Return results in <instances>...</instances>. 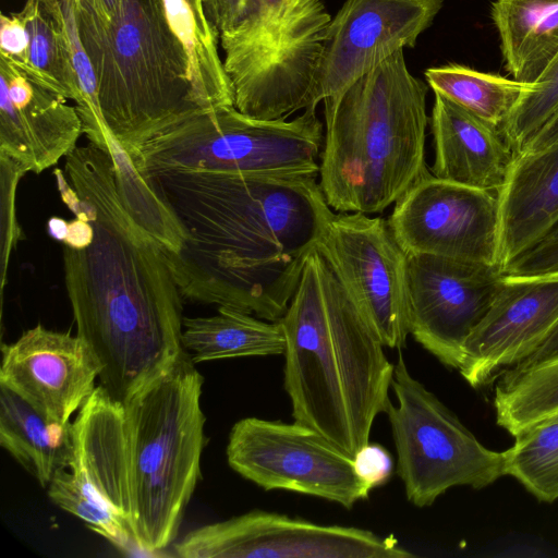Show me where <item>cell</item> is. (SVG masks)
I'll return each instance as SVG.
<instances>
[{"instance_id":"obj_38","label":"cell","mask_w":558,"mask_h":558,"mask_svg":"<svg viewBox=\"0 0 558 558\" xmlns=\"http://www.w3.org/2000/svg\"><path fill=\"white\" fill-rule=\"evenodd\" d=\"M558 352V322L554 328L549 331L547 337L541 343V345L534 351V353L521 364H527L532 362L545 359L554 353ZM519 364V365H521ZM517 366V365H515Z\"/></svg>"},{"instance_id":"obj_3","label":"cell","mask_w":558,"mask_h":558,"mask_svg":"<svg viewBox=\"0 0 558 558\" xmlns=\"http://www.w3.org/2000/svg\"><path fill=\"white\" fill-rule=\"evenodd\" d=\"M218 40L187 0H119L109 26L85 50L105 126L132 160L184 120L234 105Z\"/></svg>"},{"instance_id":"obj_11","label":"cell","mask_w":558,"mask_h":558,"mask_svg":"<svg viewBox=\"0 0 558 558\" xmlns=\"http://www.w3.org/2000/svg\"><path fill=\"white\" fill-rule=\"evenodd\" d=\"M316 248L385 347L401 349L410 335L408 255L387 220L333 213L323 221Z\"/></svg>"},{"instance_id":"obj_28","label":"cell","mask_w":558,"mask_h":558,"mask_svg":"<svg viewBox=\"0 0 558 558\" xmlns=\"http://www.w3.org/2000/svg\"><path fill=\"white\" fill-rule=\"evenodd\" d=\"M514 438V444L502 451L505 474L539 501L558 499V422L538 424Z\"/></svg>"},{"instance_id":"obj_26","label":"cell","mask_w":558,"mask_h":558,"mask_svg":"<svg viewBox=\"0 0 558 558\" xmlns=\"http://www.w3.org/2000/svg\"><path fill=\"white\" fill-rule=\"evenodd\" d=\"M495 381L496 422L513 437L558 412V352L508 368Z\"/></svg>"},{"instance_id":"obj_32","label":"cell","mask_w":558,"mask_h":558,"mask_svg":"<svg viewBox=\"0 0 558 558\" xmlns=\"http://www.w3.org/2000/svg\"><path fill=\"white\" fill-rule=\"evenodd\" d=\"M506 278H538L558 275V222L531 248L508 264Z\"/></svg>"},{"instance_id":"obj_9","label":"cell","mask_w":558,"mask_h":558,"mask_svg":"<svg viewBox=\"0 0 558 558\" xmlns=\"http://www.w3.org/2000/svg\"><path fill=\"white\" fill-rule=\"evenodd\" d=\"M386 414L397 452V473L408 500L432 506L456 486L484 488L505 474L501 451L485 447L432 391L414 378L400 353Z\"/></svg>"},{"instance_id":"obj_25","label":"cell","mask_w":558,"mask_h":558,"mask_svg":"<svg viewBox=\"0 0 558 558\" xmlns=\"http://www.w3.org/2000/svg\"><path fill=\"white\" fill-rule=\"evenodd\" d=\"M182 345L193 363L283 354L286 338L279 322L218 306L217 314L183 317Z\"/></svg>"},{"instance_id":"obj_37","label":"cell","mask_w":558,"mask_h":558,"mask_svg":"<svg viewBox=\"0 0 558 558\" xmlns=\"http://www.w3.org/2000/svg\"><path fill=\"white\" fill-rule=\"evenodd\" d=\"M555 143H558V112L532 137L521 154L537 151Z\"/></svg>"},{"instance_id":"obj_18","label":"cell","mask_w":558,"mask_h":558,"mask_svg":"<svg viewBox=\"0 0 558 558\" xmlns=\"http://www.w3.org/2000/svg\"><path fill=\"white\" fill-rule=\"evenodd\" d=\"M0 151L40 173L66 157L83 134L75 106L0 58Z\"/></svg>"},{"instance_id":"obj_5","label":"cell","mask_w":558,"mask_h":558,"mask_svg":"<svg viewBox=\"0 0 558 558\" xmlns=\"http://www.w3.org/2000/svg\"><path fill=\"white\" fill-rule=\"evenodd\" d=\"M427 85L399 50L325 104L319 187L336 213H383L432 172Z\"/></svg>"},{"instance_id":"obj_10","label":"cell","mask_w":558,"mask_h":558,"mask_svg":"<svg viewBox=\"0 0 558 558\" xmlns=\"http://www.w3.org/2000/svg\"><path fill=\"white\" fill-rule=\"evenodd\" d=\"M227 461L265 490H289L352 508L371 490L357 477L353 457L301 423L244 417L231 428Z\"/></svg>"},{"instance_id":"obj_29","label":"cell","mask_w":558,"mask_h":558,"mask_svg":"<svg viewBox=\"0 0 558 558\" xmlns=\"http://www.w3.org/2000/svg\"><path fill=\"white\" fill-rule=\"evenodd\" d=\"M47 487L48 496L54 505L80 518L112 545L122 550L136 548L129 525L100 505L71 471H57Z\"/></svg>"},{"instance_id":"obj_34","label":"cell","mask_w":558,"mask_h":558,"mask_svg":"<svg viewBox=\"0 0 558 558\" xmlns=\"http://www.w3.org/2000/svg\"><path fill=\"white\" fill-rule=\"evenodd\" d=\"M353 466L357 477L372 492L389 481L393 460L383 446L367 442L353 456Z\"/></svg>"},{"instance_id":"obj_20","label":"cell","mask_w":558,"mask_h":558,"mask_svg":"<svg viewBox=\"0 0 558 558\" xmlns=\"http://www.w3.org/2000/svg\"><path fill=\"white\" fill-rule=\"evenodd\" d=\"M434 95L430 119L435 148L433 175L498 192L517 157L501 130L441 94Z\"/></svg>"},{"instance_id":"obj_12","label":"cell","mask_w":558,"mask_h":558,"mask_svg":"<svg viewBox=\"0 0 558 558\" xmlns=\"http://www.w3.org/2000/svg\"><path fill=\"white\" fill-rule=\"evenodd\" d=\"M181 558H409L392 536L325 525L264 510L190 531L174 544Z\"/></svg>"},{"instance_id":"obj_1","label":"cell","mask_w":558,"mask_h":558,"mask_svg":"<svg viewBox=\"0 0 558 558\" xmlns=\"http://www.w3.org/2000/svg\"><path fill=\"white\" fill-rule=\"evenodd\" d=\"M64 172H53L62 202L94 229L87 246L62 251L76 335L101 366L99 385L126 403L186 352L183 298L163 246L128 209L110 153L76 146Z\"/></svg>"},{"instance_id":"obj_39","label":"cell","mask_w":558,"mask_h":558,"mask_svg":"<svg viewBox=\"0 0 558 558\" xmlns=\"http://www.w3.org/2000/svg\"><path fill=\"white\" fill-rule=\"evenodd\" d=\"M69 230V221L60 217H51L48 220V233L57 241L63 242Z\"/></svg>"},{"instance_id":"obj_14","label":"cell","mask_w":558,"mask_h":558,"mask_svg":"<svg viewBox=\"0 0 558 558\" xmlns=\"http://www.w3.org/2000/svg\"><path fill=\"white\" fill-rule=\"evenodd\" d=\"M501 281L498 266L408 255L410 335L445 366L459 369L464 343L488 311Z\"/></svg>"},{"instance_id":"obj_13","label":"cell","mask_w":558,"mask_h":558,"mask_svg":"<svg viewBox=\"0 0 558 558\" xmlns=\"http://www.w3.org/2000/svg\"><path fill=\"white\" fill-rule=\"evenodd\" d=\"M387 221L407 255L427 254L499 267L497 191L445 181L430 173L395 204Z\"/></svg>"},{"instance_id":"obj_15","label":"cell","mask_w":558,"mask_h":558,"mask_svg":"<svg viewBox=\"0 0 558 558\" xmlns=\"http://www.w3.org/2000/svg\"><path fill=\"white\" fill-rule=\"evenodd\" d=\"M444 0H345L331 19L310 105L332 99L399 50L414 47Z\"/></svg>"},{"instance_id":"obj_19","label":"cell","mask_w":558,"mask_h":558,"mask_svg":"<svg viewBox=\"0 0 558 558\" xmlns=\"http://www.w3.org/2000/svg\"><path fill=\"white\" fill-rule=\"evenodd\" d=\"M70 429V471L100 505L130 527L124 403L113 399L98 385L77 411Z\"/></svg>"},{"instance_id":"obj_4","label":"cell","mask_w":558,"mask_h":558,"mask_svg":"<svg viewBox=\"0 0 558 558\" xmlns=\"http://www.w3.org/2000/svg\"><path fill=\"white\" fill-rule=\"evenodd\" d=\"M278 322L294 421L353 457L369 442L375 418L391 402L395 364L316 246Z\"/></svg>"},{"instance_id":"obj_6","label":"cell","mask_w":558,"mask_h":558,"mask_svg":"<svg viewBox=\"0 0 558 558\" xmlns=\"http://www.w3.org/2000/svg\"><path fill=\"white\" fill-rule=\"evenodd\" d=\"M187 352L125 405L130 529L137 549L157 554L175 541L201 478L207 442L204 378Z\"/></svg>"},{"instance_id":"obj_33","label":"cell","mask_w":558,"mask_h":558,"mask_svg":"<svg viewBox=\"0 0 558 558\" xmlns=\"http://www.w3.org/2000/svg\"><path fill=\"white\" fill-rule=\"evenodd\" d=\"M74 13L80 37L86 49L109 26L119 0H66Z\"/></svg>"},{"instance_id":"obj_21","label":"cell","mask_w":558,"mask_h":558,"mask_svg":"<svg viewBox=\"0 0 558 558\" xmlns=\"http://www.w3.org/2000/svg\"><path fill=\"white\" fill-rule=\"evenodd\" d=\"M498 199L502 270L558 222V143L517 155Z\"/></svg>"},{"instance_id":"obj_36","label":"cell","mask_w":558,"mask_h":558,"mask_svg":"<svg viewBox=\"0 0 558 558\" xmlns=\"http://www.w3.org/2000/svg\"><path fill=\"white\" fill-rule=\"evenodd\" d=\"M93 235L92 223L82 214H76L75 219L69 221L68 234L62 243L72 248H83L92 242Z\"/></svg>"},{"instance_id":"obj_8","label":"cell","mask_w":558,"mask_h":558,"mask_svg":"<svg viewBox=\"0 0 558 558\" xmlns=\"http://www.w3.org/2000/svg\"><path fill=\"white\" fill-rule=\"evenodd\" d=\"M323 123L316 110L258 119L234 106L199 112L146 143L133 162L143 177L172 170L318 177Z\"/></svg>"},{"instance_id":"obj_17","label":"cell","mask_w":558,"mask_h":558,"mask_svg":"<svg viewBox=\"0 0 558 558\" xmlns=\"http://www.w3.org/2000/svg\"><path fill=\"white\" fill-rule=\"evenodd\" d=\"M0 386L51 422L69 424L96 388L101 366L76 335L38 324L1 345Z\"/></svg>"},{"instance_id":"obj_2","label":"cell","mask_w":558,"mask_h":558,"mask_svg":"<svg viewBox=\"0 0 558 558\" xmlns=\"http://www.w3.org/2000/svg\"><path fill=\"white\" fill-rule=\"evenodd\" d=\"M184 233L166 253L185 300L278 322L331 209L318 177L172 170L148 177Z\"/></svg>"},{"instance_id":"obj_16","label":"cell","mask_w":558,"mask_h":558,"mask_svg":"<svg viewBox=\"0 0 558 558\" xmlns=\"http://www.w3.org/2000/svg\"><path fill=\"white\" fill-rule=\"evenodd\" d=\"M558 322V275L502 276L492 304L464 343L461 376L473 388L492 384L527 360Z\"/></svg>"},{"instance_id":"obj_31","label":"cell","mask_w":558,"mask_h":558,"mask_svg":"<svg viewBox=\"0 0 558 558\" xmlns=\"http://www.w3.org/2000/svg\"><path fill=\"white\" fill-rule=\"evenodd\" d=\"M29 168L16 159L0 151V283L1 294L7 283V271L12 251L24 238L16 216V191L21 179Z\"/></svg>"},{"instance_id":"obj_27","label":"cell","mask_w":558,"mask_h":558,"mask_svg":"<svg viewBox=\"0 0 558 558\" xmlns=\"http://www.w3.org/2000/svg\"><path fill=\"white\" fill-rule=\"evenodd\" d=\"M434 90L474 116L501 128L529 84L461 64H447L425 71Z\"/></svg>"},{"instance_id":"obj_35","label":"cell","mask_w":558,"mask_h":558,"mask_svg":"<svg viewBox=\"0 0 558 558\" xmlns=\"http://www.w3.org/2000/svg\"><path fill=\"white\" fill-rule=\"evenodd\" d=\"M246 2L247 0H205L207 17L218 35L239 20Z\"/></svg>"},{"instance_id":"obj_7","label":"cell","mask_w":558,"mask_h":558,"mask_svg":"<svg viewBox=\"0 0 558 558\" xmlns=\"http://www.w3.org/2000/svg\"><path fill=\"white\" fill-rule=\"evenodd\" d=\"M330 21L323 0H247L218 35L234 107L265 120L307 109Z\"/></svg>"},{"instance_id":"obj_23","label":"cell","mask_w":558,"mask_h":558,"mask_svg":"<svg viewBox=\"0 0 558 558\" xmlns=\"http://www.w3.org/2000/svg\"><path fill=\"white\" fill-rule=\"evenodd\" d=\"M490 15L507 71L535 83L558 53V0H494Z\"/></svg>"},{"instance_id":"obj_40","label":"cell","mask_w":558,"mask_h":558,"mask_svg":"<svg viewBox=\"0 0 558 558\" xmlns=\"http://www.w3.org/2000/svg\"><path fill=\"white\" fill-rule=\"evenodd\" d=\"M549 422H558V412L556 414L549 416L548 418L544 420L542 423H549ZM542 423H539V424H542Z\"/></svg>"},{"instance_id":"obj_22","label":"cell","mask_w":558,"mask_h":558,"mask_svg":"<svg viewBox=\"0 0 558 558\" xmlns=\"http://www.w3.org/2000/svg\"><path fill=\"white\" fill-rule=\"evenodd\" d=\"M0 58L38 85L78 101L68 39L47 0H26L19 12L1 13Z\"/></svg>"},{"instance_id":"obj_24","label":"cell","mask_w":558,"mask_h":558,"mask_svg":"<svg viewBox=\"0 0 558 558\" xmlns=\"http://www.w3.org/2000/svg\"><path fill=\"white\" fill-rule=\"evenodd\" d=\"M71 422H51L16 393L0 386V446L41 487L72 460Z\"/></svg>"},{"instance_id":"obj_30","label":"cell","mask_w":558,"mask_h":558,"mask_svg":"<svg viewBox=\"0 0 558 558\" xmlns=\"http://www.w3.org/2000/svg\"><path fill=\"white\" fill-rule=\"evenodd\" d=\"M558 112V53L535 83L529 85L500 128L515 155Z\"/></svg>"}]
</instances>
